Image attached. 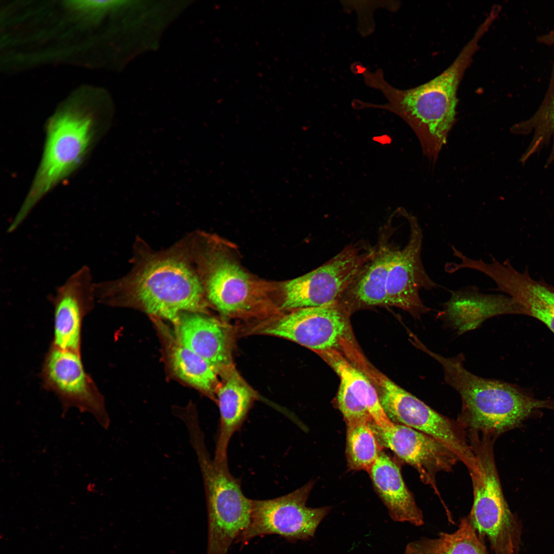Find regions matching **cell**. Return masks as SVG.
<instances>
[{"label": "cell", "mask_w": 554, "mask_h": 554, "mask_svg": "<svg viewBox=\"0 0 554 554\" xmlns=\"http://www.w3.org/2000/svg\"><path fill=\"white\" fill-rule=\"evenodd\" d=\"M132 263L123 277L95 283L96 300L137 306L174 325L183 312L205 311L207 301L187 236L162 250L137 238Z\"/></svg>", "instance_id": "6da1fadb"}, {"label": "cell", "mask_w": 554, "mask_h": 554, "mask_svg": "<svg viewBox=\"0 0 554 554\" xmlns=\"http://www.w3.org/2000/svg\"><path fill=\"white\" fill-rule=\"evenodd\" d=\"M493 21L491 17H486L472 38L443 72L412 88H397L386 81L382 70L371 71L361 64L359 65L355 73L361 74L367 86L381 92L386 103L376 104L357 100L356 109L386 110L398 115L411 126L426 127L436 140L443 141L455 120L459 84L478 49L480 39Z\"/></svg>", "instance_id": "7a4b0ae2"}, {"label": "cell", "mask_w": 554, "mask_h": 554, "mask_svg": "<svg viewBox=\"0 0 554 554\" xmlns=\"http://www.w3.org/2000/svg\"><path fill=\"white\" fill-rule=\"evenodd\" d=\"M188 238L206 300L223 315L268 319L279 314L272 300L279 286L250 274L217 236L196 232Z\"/></svg>", "instance_id": "3957f363"}, {"label": "cell", "mask_w": 554, "mask_h": 554, "mask_svg": "<svg viewBox=\"0 0 554 554\" xmlns=\"http://www.w3.org/2000/svg\"><path fill=\"white\" fill-rule=\"evenodd\" d=\"M415 346L441 365L446 383L461 398V421L473 431L499 434L517 426L536 410L554 408L549 402L531 398L509 384L470 372L464 366L462 354L446 358L420 341Z\"/></svg>", "instance_id": "277c9868"}, {"label": "cell", "mask_w": 554, "mask_h": 554, "mask_svg": "<svg viewBox=\"0 0 554 554\" xmlns=\"http://www.w3.org/2000/svg\"><path fill=\"white\" fill-rule=\"evenodd\" d=\"M98 130L94 113L69 105L49 120L41 162L14 222L22 224L39 201L81 165L92 148Z\"/></svg>", "instance_id": "5b68a950"}, {"label": "cell", "mask_w": 554, "mask_h": 554, "mask_svg": "<svg viewBox=\"0 0 554 554\" xmlns=\"http://www.w3.org/2000/svg\"><path fill=\"white\" fill-rule=\"evenodd\" d=\"M488 436L473 438L471 444L476 458L469 471L473 502L467 517L480 539L487 541L494 554H515L519 530L504 497Z\"/></svg>", "instance_id": "8992f818"}, {"label": "cell", "mask_w": 554, "mask_h": 554, "mask_svg": "<svg viewBox=\"0 0 554 554\" xmlns=\"http://www.w3.org/2000/svg\"><path fill=\"white\" fill-rule=\"evenodd\" d=\"M367 361L362 355L356 365L377 386L380 403L389 419L438 439L449 447L468 470L472 468L475 455L459 425L401 387Z\"/></svg>", "instance_id": "52a82bcc"}, {"label": "cell", "mask_w": 554, "mask_h": 554, "mask_svg": "<svg viewBox=\"0 0 554 554\" xmlns=\"http://www.w3.org/2000/svg\"><path fill=\"white\" fill-rule=\"evenodd\" d=\"M373 247L350 244L330 260L279 286L280 310L319 307L338 302Z\"/></svg>", "instance_id": "ba28073f"}, {"label": "cell", "mask_w": 554, "mask_h": 554, "mask_svg": "<svg viewBox=\"0 0 554 554\" xmlns=\"http://www.w3.org/2000/svg\"><path fill=\"white\" fill-rule=\"evenodd\" d=\"M314 484L310 481L301 487L281 497L268 500H251L249 523L236 540L246 544L258 536L277 535L290 542L313 538L331 506H306Z\"/></svg>", "instance_id": "9c48e42d"}, {"label": "cell", "mask_w": 554, "mask_h": 554, "mask_svg": "<svg viewBox=\"0 0 554 554\" xmlns=\"http://www.w3.org/2000/svg\"><path fill=\"white\" fill-rule=\"evenodd\" d=\"M349 313L339 302L299 308L269 318L255 329L258 333L291 340L316 352L341 351L346 341L353 339Z\"/></svg>", "instance_id": "30bf717a"}, {"label": "cell", "mask_w": 554, "mask_h": 554, "mask_svg": "<svg viewBox=\"0 0 554 554\" xmlns=\"http://www.w3.org/2000/svg\"><path fill=\"white\" fill-rule=\"evenodd\" d=\"M41 378L45 388L58 397L64 412L76 408L92 414L103 428H109L110 421L104 398L85 371L81 353L51 344L45 355Z\"/></svg>", "instance_id": "8fae6325"}, {"label": "cell", "mask_w": 554, "mask_h": 554, "mask_svg": "<svg viewBox=\"0 0 554 554\" xmlns=\"http://www.w3.org/2000/svg\"><path fill=\"white\" fill-rule=\"evenodd\" d=\"M401 213L409 224V237L403 248L395 249L391 261L386 286L387 306L401 308L420 319L431 310L422 301L420 290H431L439 285L430 278L423 265V233L417 219L404 209Z\"/></svg>", "instance_id": "7c38bea8"}, {"label": "cell", "mask_w": 554, "mask_h": 554, "mask_svg": "<svg viewBox=\"0 0 554 554\" xmlns=\"http://www.w3.org/2000/svg\"><path fill=\"white\" fill-rule=\"evenodd\" d=\"M380 446L389 448L399 458L413 466L421 480L437 491L436 477L448 472L460 460L457 455L438 439L404 425L394 423L382 429L369 423Z\"/></svg>", "instance_id": "4fadbf2b"}, {"label": "cell", "mask_w": 554, "mask_h": 554, "mask_svg": "<svg viewBox=\"0 0 554 554\" xmlns=\"http://www.w3.org/2000/svg\"><path fill=\"white\" fill-rule=\"evenodd\" d=\"M489 263L464 256L462 268L479 271L497 284L496 290L509 295L520 306L522 314L542 322L554 333V287L533 279L527 271L520 272L508 261L500 263L492 256Z\"/></svg>", "instance_id": "5bb4252c"}, {"label": "cell", "mask_w": 554, "mask_h": 554, "mask_svg": "<svg viewBox=\"0 0 554 554\" xmlns=\"http://www.w3.org/2000/svg\"><path fill=\"white\" fill-rule=\"evenodd\" d=\"M94 284L89 267L84 266L50 296L54 314L51 344L81 353L83 321L96 300Z\"/></svg>", "instance_id": "9a60e30c"}, {"label": "cell", "mask_w": 554, "mask_h": 554, "mask_svg": "<svg viewBox=\"0 0 554 554\" xmlns=\"http://www.w3.org/2000/svg\"><path fill=\"white\" fill-rule=\"evenodd\" d=\"M319 355L340 378L337 403L346 424L371 422L372 418L383 414L375 387L360 368L338 350L323 351Z\"/></svg>", "instance_id": "2e32d148"}, {"label": "cell", "mask_w": 554, "mask_h": 554, "mask_svg": "<svg viewBox=\"0 0 554 554\" xmlns=\"http://www.w3.org/2000/svg\"><path fill=\"white\" fill-rule=\"evenodd\" d=\"M176 326L175 339L223 374L232 367V341L228 329L203 312H183Z\"/></svg>", "instance_id": "e0dca14e"}, {"label": "cell", "mask_w": 554, "mask_h": 554, "mask_svg": "<svg viewBox=\"0 0 554 554\" xmlns=\"http://www.w3.org/2000/svg\"><path fill=\"white\" fill-rule=\"evenodd\" d=\"M391 229L380 233L371 256L363 264L338 302L353 306H387L386 286L391 261L398 247L390 242Z\"/></svg>", "instance_id": "ac0fdd59"}, {"label": "cell", "mask_w": 554, "mask_h": 554, "mask_svg": "<svg viewBox=\"0 0 554 554\" xmlns=\"http://www.w3.org/2000/svg\"><path fill=\"white\" fill-rule=\"evenodd\" d=\"M463 332L477 327L487 318L502 314H522L520 306L510 296L484 294L476 286L450 291L440 313Z\"/></svg>", "instance_id": "d6986e66"}, {"label": "cell", "mask_w": 554, "mask_h": 554, "mask_svg": "<svg viewBox=\"0 0 554 554\" xmlns=\"http://www.w3.org/2000/svg\"><path fill=\"white\" fill-rule=\"evenodd\" d=\"M223 376L217 392L220 424L213 458L219 463L228 462L229 442L241 428L255 397L233 367Z\"/></svg>", "instance_id": "ffe728a7"}, {"label": "cell", "mask_w": 554, "mask_h": 554, "mask_svg": "<svg viewBox=\"0 0 554 554\" xmlns=\"http://www.w3.org/2000/svg\"><path fill=\"white\" fill-rule=\"evenodd\" d=\"M368 473L393 521L418 526L424 524L423 513L406 486L400 468L386 453L380 450Z\"/></svg>", "instance_id": "44dd1931"}, {"label": "cell", "mask_w": 554, "mask_h": 554, "mask_svg": "<svg viewBox=\"0 0 554 554\" xmlns=\"http://www.w3.org/2000/svg\"><path fill=\"white\" fill-rule=\"evenodd\" d=\"M404 554H489L467 517L452 533L440 532L434 539L422 538L409 543Z\"/></svg>", "instance_id": "7402d4cb"}, {"label": "cell", "mask_w": 554, "mask_h": 554, "mask_svg": "<svg viewBox=\"0 0 554 554\" xmlns=\"http://www.w3.org/2000/svg\"><path fill=\"white\" fill-rule=\"evenodd\" d=\"M169 361L175 375L184 382L212 394L217 388V373L204 359L181 344L170 340Z\"/></svg>", "instance_id": "603a6c76"}, {"label": "cell", "mask_w": 554, "mask_h": 554, "mask_svg": "<svg viewBox=\"0 0 554 554\" xmlns=\"http://www.w3.org/2000/svg\"><path fill=\"white\" fill-rule=\"evenodd\" d=\"M369 423L358 421L346 424V455L348 468L368 472L381 450Z\"/></svg>", "instance_id": "cb8c5ba5"}, {"label": "cell", "mask_w": 554, "mask_h": 554, "mask_svg": "<svg viewBox=\"0 0 554 554\" xmlns=\"http://www.w3.org/2000/svg\"><path fill=\"white\" fill-rule=\"evenodd\" d=\"M116 1H80L70 2V6L80 11L90 14H94L106 8L116 5Z\"/></svg>", "instance_id": "d4e9b609"}, {"label": "cell", "mask_w": 554, "mask_h": 554, "mask_svg": "<svg viewBox=\"0 0 554 554\" xmlns=\"http://www.w3.org/2000/svg\"><path fill=\"white\" fill-rule=\"evenodd\" d=\"M551 118L552 123L553 124V126H554V101H553V102L552 109H551Z\"/></svg>", "instance_id": "484cf974"}]
</instances>
